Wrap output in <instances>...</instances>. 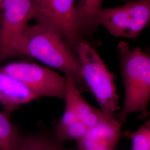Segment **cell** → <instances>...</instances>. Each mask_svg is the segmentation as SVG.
Wrapping results in <instances>:
<instances>
[{"mask_svg":"<svg viewBox=\"0 0 150 150\" xmlns=\"http://www.w3.org/2000/svg\"><path fill=\"white\" fill-rule=\"evenodd\" d=\"M23 136L10 116L0 112V150H20Z\"/></svg>","mask_w":150,"mask_h":150,"instance_id":"12","label":"cell"},{"mask_svg":"<svg viewBox=\"0 0 150 150\" xmlns=\"http://www.w3.org/2000/svg\"><path fill=\"white\" fill-rule=\"evenodd\" d=\"M125 134L131 140V150H150V120L134 132Z\"/></svg>","mask_w":150,"mask_h":150,"instance_id":"15","label":"cell"},{"mask_svg":"<svg viewBox=\"0 0 150 150\" xmlns=\"http://www.w3.org/2000/svg\"><path fill=\"white\" fill-rule=\"evenodd\" d=\"M121 126L115 117L107 116L102 122L88 128L77 140L78 150H112L121 136Z\"/></svg>","mask_w":150,"mask_h":150,"instance_id":"8","label":"cell"},{"mask_svg":"<svg viewBox=\"0 0 150 150\" xmlns=\"http://www.w3.org/2000/svg\"><path fill=\"white\" fill-rule=\"evenodd\" d=\"M97 19L113 36L136 38L149 23L150 0H136L118 7L102 8L97 13Z\"/></svg>","mask_w":150,"mask_h":150,"instance_id":"5","label":"cell"},{"mask_svg":"<svg viewBox=\"0 0 150 150\" xmlns=\"http://www.w3.org/2000/svg\"><path fill=\"white\" fill-rule=\"evenodd\" d=\"M2 2H3V0H0V12H1V6H2Z\"/></svg>","mask_w":150,"mask_h":150,"instance_id":"17","label":"cell"},{"mask_svg":"<svg viewBox=\"0 0 150 150\" xmlns=\"http://www.w3.org/2000/svg\"><path fill=\"white\" fill-rule=\"evenodd\" d=\"M0 71L20 81L37 96L64 99L66 78L48 67L25 61L4 64Z\"/></svg>","mask_w":150,"mask_h":150,"instance_id":"7","label":"cell"},{"mask_svg":"<svg viewBox=\"0 0 150 150\" xmlns=\"http://www.w3.org/2000/svg\"><path fill=\"white\" fill-rule=\"evenodd\" d=\"M33 9L32 0H3L0 12V63L20 56Z\"/></svg>","mask_w":150,"mask_h":150,"instance_id":"4","label":"cell"},{"mask_svg":"<svg viewBox=\"0 0 150 150\" xmlns=\"http://www.w3.org/2000/svg\"><path fill=\"white\" fill-rule=\"evenodd\" d=\"M76 0H41L32 4V19L36 23L58 32L76 52L78 44L85 40L76 18Z\"/></svg>","mask_w":150,"mask_h":150,"instance_id":"6","label":"cell"},{"mask_svg":"<svg viewBox=\"0 0 150 150\" xmlns=\"http://www.w3.org/2000/svg\"><path fill=\"white\" fill-rule=\"evenodd\" d=\"M20 56L37 59L59 70L74 81L81 92L89 91L77 54L58 32L38 23L28 26L23 38Z\"/></svg>","mask_w":150,"mask_h":150,"instance_id":"1","label":"cell"},{"mask_svg":"<svg viewBox=\"0 0 150 150\" xmlns=\"http://www.w3.org/2000/svg\"></svg>","mask_w":150,"mask_h":150,"instance_id":"18","label":"cell"},{"mask_svg":"<svg viewBox=\"0 0 150 150\" xmlns=\"http://www.w3.org/2000/svg\"><path fill=\"white\" fill-rule=\"evenodd\" d=\"M103 0H80L76 6V18L83 36L91 35L99 26L97 19L98 11L102 8Z\"/></svg>","mask_w":150,"mask_h":150,"instance_id":"10","label":"cell"},{"mask_svg":"<svg viewBox=\"0 0 150 150\" xmlns=\"http://www.w3.org/2000/svg\"><path fill=\"white\" fill-rule=\"evenodd\" d=\"M76 54L80 61L83 79L100 110L116 117L120 107L115 76L107 69L96 50L85 41L78 44Z\"/></svg>","mask_w":150,"mask_h":150,"instance_id":"3","label":"cell"},{"mask_svg":"<svg viewBox=\"0 0 150 150\" xmlns=\"http://www.w3.org/2000/svg\"><path fill=\"white\" fill-rule=\"evenodd\" d=\"M88 129L80 120H77L63 128L54 129V135L62 143L67 141H76L85 134Z\"/></svg>","mask_w":150,"mask_h":150,"instance_id":"14","label":"cell"},{"mask_svg":"<svg viewBox=\"0 0 150 150\" xmlns=\"http://www.w3.org/2000/svg\"><path fill=\"white\" fill-rule=\"evenodd\" d=\"M40 1H41V0H32V4H36V3H37V2H38Z\"/></svg>","mask_w":150,"mask_h":150,"instance_id":"16","label":"cell"},{"mask_svg":"<svg viewBox=\"0 0 150 150\" xmlns=\"http://www.w3.org/2000/svg\"><path fill=\"white\" fill-rule=\"evenodd\" d=\"M125 97L123 107L116 118L121 124L129 115L140 112L148 115L150 100V56L139 47L131 48L123 41L117 45Z\"/></svg>","mask_w":150,"mask_h":150,"instance_id":"2","label":"cell"},{"mask_svg":"<svg viewBox=\"0 0 150 150\" xmlns=\"http://www.w3.org/2000/svg\"><path fill=\"white\" fill-rule=\"evenodd\" d=\"M72 92L75 108L79 118L88 128L100 123L108 116L101 110L92 107L87 102L76 84L73 86Z\"/></svg>","mask_w":150,"mask_h":150,"instance_id":"11","label":"cell"},{"mask_svg":"<svg viewBox=\"0 0 150 150\" xmlns=\"http://www.w3.org/2000/svg\"><path fill=\"white\" fill-rule=\"evenodd\" d=\"M20 150H73L67 149L54 134L39 133L23 136Z\"/></svg>","mask_w":150,"mask_h":150,"instance_id":"13","label":"cell"},{"mask_svg":"<svg viewBox=\"0 0 150 150\" xmlns=\"http://www.w3.org/2000/svg\"><path fill=\"white\" fill-rule=\"evenodd\" d=\"M38 98L20 81L0 71V104L10 116L18 108Z\"/></svg>","mask_w":150,"mask_h":150,"instance_id":"9","label":"cell"}]
</instances>
